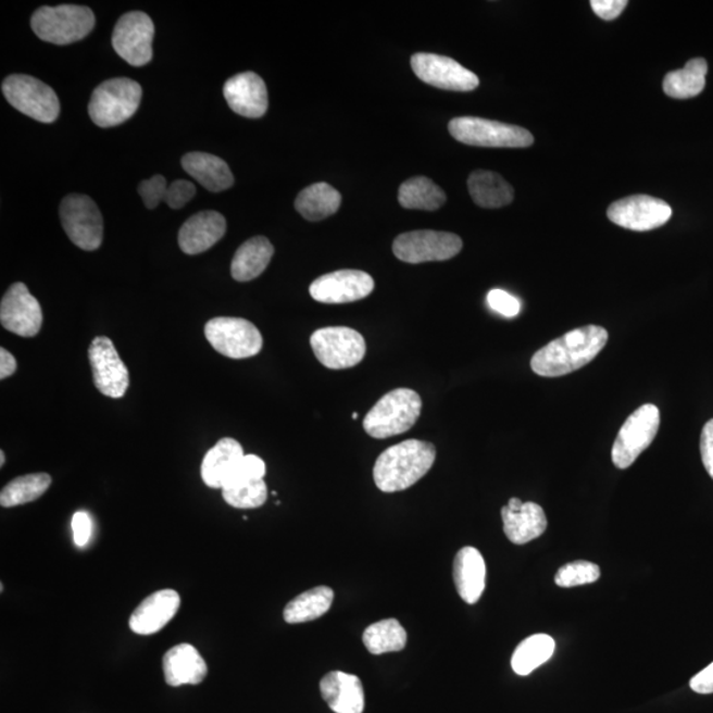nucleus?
<instances>
[{
	"label": "nucleus",
	"instance_id": "nucleus-15",
	"mask_svg": "<svg viewBox=\"0 0 713 713\" xmlns=\"http://www.w3.org/2000/svg\"><path fill=\"white\" fill-rule=\"evenodd\" d=\"M672 214L667 202L648 195L629 196L613 202L608 209V218L613 224L635 232L658 229L672 218Z\"/></svg>",
	"mask_w": 713,
	"mask_h": 713
},
{
	"label": "nucleus",
	"instance_id": "nucleus-45",
	"mask_svg": "<svg viewBox=\"0 0 713 713\" xmlns=\"http://www.w3.org/2000/svg\"><path fill=\"white\" fill-rule=\"evenodd\" d=\"M700 453H702L704 468L713 479V420L705 423L700 436Z\"/></svg>",
	"mask_w": 713,
	"mask_h": 713
},
{
	"label": "nucleus",
	"instance_id": "nucleus-5",
	"mask_svg": "<svg viewBox=\"0 0 713 713\" xmlns=\"http://www.w3.org/2000/svg\"><path fill=\"white\" fill-rule=\"evenodd\" d=\"M141 86L134 79L120 77L97 86L89 102V115L97 126L108 128L122 125L137 113L141 101Z\"/></svg>",
	"mask_w": 713,
	"mask_h": 713
},
{
	"label": "nucleus",
	"instance_id": "nucleus-39",
	"mask_svg": "<svg viewBox=\"0 0 713 713\" xmlns=\"http://www.w3.org/2000/svg\"><path fill=\"white\" fill-rule=\"evenodd\" d=\"M266 475V464L261 458L255 454H245L229 479H227L224 488L235 487V485L258 481L263 479ZM223 488V489H224Z\"/></svg>",
	"mask_w": 713,
	"mask_h": 713
},
{
	"label": "nucleus",
	"instance_id": "nucleus-25",
	"mask_svg": "<svg viewBox=\"0 0 713 713\" xmlns=\"http://www.w3.org/2000/svg\"><path fill=\"white\" fill-rule=\"evenodd\" d=\"M243 456V448L237 440L221 439L202 460L201 477L207 487L223 489Z\"/></svg>",
	"mask_w": 713,
	"mask_h": 713
},
{
	"label": "nucleus",
	"instance_id": "nucleus-26",
	"mask_svg": "<svg viewBox=\"0 0 713 713\" xmlns=\"http://www.w3.org/2000/svg\"><path fill=\"white\" fill-rule=\"evenodd\" d=\"M503 531L510 542L526 545L546 531L547 518L542 506L534 502H524L518 510L503 506L501 510Z\"/></svg>",
	"mask_w": 713,
	"mask_h": 713
},
{
	"label": "nucleus",
	"instance_id": "nucleus-42",
	"mask_svg": "<svg viewBox=\"0 0 713 713\" xmlns=\"http://www.w3.org/2000/svg\"><path fill=\"white\" fill-rule=\"evenodd\" d=\"M487 300L491 310L505 317H515L521 311L520 300L506 291L491 290Z\"/></svg>",
	"mask_w": 713,
	"mask_h": 713
},
{
	"label": "nucleus",
	"instance_id": "nucleus-32",
	"mask_svg": "<svg viewBox=\"0 0 713 713\" xmlns=\"http://www.w3.org/2000/svg\"><path fill=\"white\" fill-rule=\"evenodd\" d=\"M709 64L704 59L688 61L684 70L670 72L663 79V90L675 100H688L702 93Z\"/></svg>",
	"mask_w": 713,
	"mask_h": 713
},
{
	"label": "nucleus",
	"instance_id": "nucleus-7",
	"mask_svg": "<svg viewBox=\"0 0 713 713\" xmlns=\"http://www.w3.org/2000/svg\"><path fill=\"white\" fill-rule=\"evenodd\" d=\"M3 96L17 112L41 123L59 118L60 101L51 86L27 75H12L4 79Z\"/></svg>",
	"mask_w": 713,
	"mask_h": 713
},
{
	"label": "nucleus",
	"instance_id": "nucleus-30",
	"mask_svg": "<svg viewBox=\"0 0 713 713\" xmlns=\"http://www.w3.org/2000/svg\"><path fill=\"white\" fill-rule=\"evenodd\" d=\"M341 205V195L327 183H316L301 190L295 208L305 220L322 221L335 214Z\"/></svg>",
	"mask_w": 713,
	"mask_h": 713
},
{
	"label": "nucleus",
	"instance_id": "nucleus-3",
	"mask_svg": "<svg viewBox=\"0 0 713 713\" xmlns=\"http://www.w3.org/2000/svg\"><path fill=\"white\" fill-rule=\"evenodd\" d=\"M422 413V398L411 389H397L379 399L368 411L364 428L374 439H387L408 433Z\"/></svg>",
	"mask_w": 713,
	"mask_h": 713
},
{
	"label": "nucleus",
	"instance_id": "nucleus-17",
	"mask_svg": "<svg viewBox=\"0 0 713 713\" xmlns=\"http://www.w3.org/2000/svg\"><path fill=\"white\" fill-rule=\"evenodd\" d=\"M374 290L371 275L360 270H340L320 276L310 287V293L318 303L346 304L365 299Z\"/></svg>",
	"mask_w": 713,
	"mask_h": 713
},
{
	"label": "nucleus",
	"instance_id": "nucleus-36",
	"mask_svg": "<svg viewBox=\"0 0 713 713\" xmlns=\"http://www.w3.org/2000/svg\"><path fill=\"white\" fill-rule=\"evenodd\" d=\"M52 477L48 473H30L16 477L5 485L0 493V505L15 508L34 502L51 488Z\"/></svg>",
	"mask_w": 713,
	"mask_h": 713
},
{
	"label": "nucleus",
	"instance_id": "nucleus-2",
	"mask_svg": "<svg viewBox=\"0 0 713 713\" xmlns=\"http://www.w3.org/2000/svg\"><path fill=\"white\" fill-rule=\"evenodd\" d=\"M436 448L416 439L387 448L374 465L373 476L379 490L396 493L413 487L433 468Z\"/></svg>",
	"mask_w": 713,
	"mask_h": 713
},
{
	"label": "nucleus",
	"instance_id": "nucleus-20",
	"mask_svg": "<svg viewBox=\"0 0 713 713\" xmlns=\"http://www.w3.org/2000/svg\"><path fill=\"white\" fill-rule=\"evenodd\" d=\"M182 600L174 589H160L146 598L132 614L128 625L135 635L151 636L176 616Z\"/></svg>",
	"mask_w": 713,
	"mask_h": 713
},
{
	"label": "nucleus",
	"instance_id": "nucleus-46",
	"mask_svg": "<svg viewBox=\"0 0 713 713\" xmlns=\"http://www.w3.org/2000/svg\"><path fill=\"white\" fill-rule=\"evenodd\" d=\"M691 690L702 695L713 693V662L703 672L695 675L690 680Z\"/></svg>",
	"mask_w": 713,
	"mask_h": 713
},
{
	"label": "nucleus",
	"instance_id": "nucleus-10",
	"mask_svg": "<svg viewBox=\"0 0 713 713\" xmlns=\"http://www.w3.org/2000/svg\"><path fill=\"white\" fill-rule=\"evenodd\" d=\"M311 347L320 364L342 371L365 359L366 342L359 332L347 327H328L313 332Z\"/></svg>",
	"mask_w": 713,
	"mask_h": 713
},
{
	"label": "nucleus",
	"instance_id": "nucleus-40",
	"mask_svg": "<svg viewBox=\"0 0 713 713\" xmlns=\"http://www.w3.org/2000/svg\"><path fill=\"white\" fill-rule=\"evenodd\" d=\"M167 189V180L162 175H155L149 180L141 182L138 188L141 200L149 209H155L160 202L164 201Z\"/></svg>",
	"mask_w": 713,
	"mask_h": 713
},
{
	"label": "nucleus",
	"instance_id": "nucleus-22",
	"mask_svg": "<svg viewBox=\"0 0 713 713\" xmlns=\"http://www.w3.org/2000/svg\"><path fill=\"white\" fill-rule=\"evenodd\" d=\"M320 691L335 713H362L365 710L364 686L359 676L330 672L320 681Z\"/></svg>",
	"mask_w": 713,
	"mask_h": 713
},
{
	"label": "nucleus",
	"instance_id": "nucleus-33",
	"mask_svg": "<svg viewBox=\"0 0 713 713\" xmlns=\"http://www.w3.org/2000/svg\"><path fill=\"white\" fill-rule=\"evenodd\" d=\"M399 204L405 209H417V211H438L445 205L447 196L445 190L428 177L417 176L409 178L399 188Z\"/></svg>",
	"mask_w": 713,
	"mask_h": 713
},
{
	"label": "nucleus",
	"instance_id": "nucleus-24",
	"mask_svg": "<svg viewBox=\"0 0 713 713\" xmlns=\"http://www.w3.org/2000/svg\"><path fill=\"white\" fill-rule=\"evenodd\" d=\"M487 579V565L475 547H464L453 562V580L458 593L466 604H476L481 598Z\"/></svg>",
	"mask_w": 713,
	"mask_h": 713
},
{
	"label": "nucleus",
	"instance_id": "nucleus-35",
	"mask_svg": "<svg viewBox=\"0 0 713 713\" xmlns=\"http://www.w3.org/2000/svg\"><path fill=\"white\" fill-rule=\"evenodd\" d=\"M555 651L554 638L547 635H535L524 639L515 649L512 667L516 675H530L535 668L550 660Z\"/></svg>",
	"mask_w": 713,
	"mask_h": 713
},
{
	"label": "nucleus",
	"instance_id": "nucleus-43",
	"mask_svg": "<svg viewBox=\"0 0 713 713\" xmlns=\"http://www.w3.org/2000/svg\"><path fill=\"white\" fill-rule=\"evenodd\" d=\"M591 5L595 14L601 20L614 21L623 14L628 2L626 0H592Z\"/></svg>",
	"mask_w": 713,
	"mask_h": 713
},
{
	"label": "nucleus",
	"instance_id": "nucleus-6",
	"mask_svg": "<svg viewBox=\"0 0 713 713\" xmlns=\"http://www.w3.org/2000/svg\"><path fill=\"white\" fill-rule=\"evenodd\" d=\"M448 128L454 139L468 146L525 149L534 143V137L526 128L477 116L454 118Z\"/></svg>",
	"mask_w": 713,
	"mask_h": 713
},
{
	"label": "nucleus",
	"instance_id": "nucleus-18",
	"mask_svg": "<svg viewBox=\"0 0 713 713\" xmlns=\"http://www.w3.org/2000/svg\"><path fill=\"white\" fill-rule=\"evenodd\" d=\"M0 322L4 329L21 337H35L39 334L42 325L41 307L24 283H14L5 291L0 304Z\"/></svg>",
	"mask_w": 713,
	"mask_h": 713
},
{
	"label": "nucleus",
	"instance_id": "nucleus-44",
	"mask_svg": "<svg viewBox=\"0 0 713 713\" xmlns=\"http://www.w3.org/2000/svg\"><path fill=\"white\" fill-rule=\"evenodd\" d=\"M73 539L78 547L88 545L91 535V520L88 513L78 512L72 518Z\"/></svg>",
	"mask_w": 713,
	"mask_h": 713
},
{
	"label": "nucleus",
	"instance_id": "nucleus-16",
	"mask_svg": "<svg viewBox=\"0 0 713 713\" xmlns=\"http://www.w3.org/2000/svg\"><path fill=\"white\" fill-rule=\"evenodd\" d=\"M411 66L417 78L435 88L452 91H471L479 85L475 73L451 58L434 53H416Z\"/></svg>",
	"mask_w": 713,
	"mask_h": 713
},
{
	"label": "nucleus",
	"instance_id": "nucleus-27",
	"mask_svg": "<svg viewBox=\"0 0 713 713\" xmlns=\"http://www.w3.org/2000/svg\"><path fill=\"white\" fill-rule=\"evenodd\" d=\"M183 168L211 192H223L235 183L225 160L207 152H189L182 159Z\"/></svg>",
	"mask_w": 713,
	"mask_h": 713
},
{
	"label": "nucleus",
	"instance_id": "nucleus-19",
	"mask_svg": "<svg viewBox=\"0 0 713 713\" xmlns=\"http://www.w3.org/2000/svg\"><path fill=\"white\" fill-rule=\"evenodd\" d=\"M224 96L233 112L245 118H261L267 112L266 84L254 72L239 73L227 79Z\"/></svg>",
	"mask_w": 713,
	"mask_h": 713
},
{
	"label": "nucleus",
	"instance_id": "nucleus-29",
	"mask_svg": "<svg viewBox=\"0 0 713 713\" xmlns=\"http://www.w3.org/2000/svg\"><path fill=\"white\" fill-rule=\"evenodd\" d=\"M468 189L472 200L481 208H502L514 200L513 187L496 172H473L468 178Z\"/></svg>",
	"mask_w": 713,
	"mask_h": 713
},
{
	"label": "nucleus",
	"instance_id": "nucleus-8",
	"mask_svg": "<svg viewBox=\"0 0 713 713\" xmlns=\"http://www.w3.org/2000/svg\"><path fill=\"white\" fill-rule=\"evenodd\" d=\"M661 413L654 404H643L637 409L621 427L612 448V461L618 470H626L635 463L654 441L660 429Z\"/></svg>",
	"mask_w": 713,
	"mask_h": 713
},
{
	"label": "nucleus",
	"instance_id": "nucleus-13",
	"mask_svg": "<svg viewBox=\"0 0 713 713\" xmlns=\"http://www.w3.org/2000/svg\"><path fill=\"white\" fill-rule=\"evenodd\" d=\"M155 26L145 12L133 11L121 16L113 33L115 52L133 66H143L152 59Z\"/></svg>",
	"mask_w": 713,
	"mask_h": 713
},
{
	"label": "nucleus",
	"instance_id": "nucleus-9",
	"mask_svg": "<svg viewBox=\"0 0 713 713\" xmlns=\"http://www.w3.org/2000/svg\"><path fill=\"white\" fill-rule=\"evenodd\" d=\"M205 337L214 350L233 360L250 359L261 352L260 329L241 317H216L205 324Z\"/></svg>",
	"mask_w": 713,
	"mask_h": 713
},
{
	"label": "nucleus",
	"instance_id": "nucleus-48",
	"mask_svg": "<svg viewBox=\"0 0 713 713\" xmlns=\"http://www.w3.org/2000/svg\"><path fill=\"white\" fill-rule=\"evenodd\" d=\"M5 463L4 451H0V466H3Z\"/></svg>",
	"mask_w": 713,
	"mask_h": 713
},
{
	"label": "nucleus",
	"instance_id": "nucleus-4",
	"mask_svg": "<svg viewBox=\"0 0 713 713\" xmlns=\"http://www.w3.org/2000/svg\"><path fill=\"white\" fill-rule=\"evenodd\" d=\"M96 16L85 5L63 4L41 8L30 20V27L42 41L66 46L83 40L93 30Z\"/></svg>",
	"mask_w": 713,
	"mask_h": 713
},
{
	"label": "nucleus",
	"instance_id": "nucleus-41",
	"mask_svg": "<svg viewBox=\"0 0 713 713\" xmlns=\"http://www.w3.org/2000/svg\"><path fill=\"white\" fill-rule=\"evenodd\" d=\"M195 195L196 186L193 183L176 180L168 186L164 201L171 209H182L195 198Z\"/></svg>",
	"mask_w": 713,
	"mask_h": 713
},
{
	"label": "nucleus",
	"instance_id": "nucleus-14",
	"mask_svg": "<svg viewBox=\"0 0 713 713\" xmlns=\"http://www.w3.org/2000/svg\"><path fill=\"white\" fill-rule=\"evenodd\" d=\"M89 362L95 385L101 395L113 399L126 395L130 385V374L109 337L100 336L91 341Z\"/></svg>",
	"mask_w": 713,
	"mask_h": 713
},
{
	"label": "nucleus",
	"instance_id": "nucleus-38",
	"mask_svg": "<svg viewBox=\"0 0 713 713\" xmlns=\"http://www.w3.org/2000/svg\"><path fill=\"white\" fill-rule=\"evenodd\" d=\"M601 571L598 564L577 561L568 563L559 568L555 583L556 586L562 588H573L577 586H586L599 580Z\"/></svg>",
	"mask_w": 713,
	"mask_h": 713
},
{
	"label": "nucleus",
	"instance_id": "nucleus-37",
	"mask_svg": "<svg viewBox=\"0 0 713 713\" xmlns=\"http://www.w3.org/2000/svg\"><path fill=\"white\" fill-rule=\"evenodd\" d=\"M223 497L227 505L236 509H257L266 503L268 490L263 479L224 488Z\"/></svg>",
	"mask_w": 713,
	"mask_h": 713
},
{
	"label": "nucleus",
	"instance_id": "nucleus-12",
	"mask_svg": "<svg viewBox=\"0 0 713 713\" xmlns=\"http://www.w3.org/2000/svg\"><path fill=\"white\" fill-rule=\"evenodd\" d=\"M463 249V241L453 233L416 230L398 236L392 251L399 261L417 264L441 262L456 257Z\"/></svg>",
	"mask_w": 713,
	"mask_h": 713
},
{
	"label": "nucleus",
	"instance_id": "nucleus-11",
	"mask_svg": "<svg viewBox=\"0 0 713 713\" xmlns=\"http://www.w3.org/2000/svg\"><path fill=\"white\" fill-rule=\"evenodd\" d=\"M60 220L66 236L85 251L100 249L103 220L96 202L86 195H70L61 201Z\"/></svg>",
	"mask_w": 713,
	"mask_h": 713
},
{
	"label": "nucleus",
	"instance_id": "nucleus-21",
	"mask_svg": "<svg viewBox=\"0 0 713 713\" xmlns=\"http://www.w3.org/2000/svg\"><path fill=\"white\" fill-rule=\"evenodd\" d=\"M226 233L223 214L205 211L195 214L178 232V246L183 253L198 255L213 248Z\"/></svg>",
	"mask_w": 713,
	"mask_h": 713
},
{
	"label": "nucleus",
	"instance_id": "nucleus-49",
	"mask_svg": "<svg viewBox=\"0 0 713 713\" xmlns=\"http://www.w3.org/2000/svg\"><path fill=\"white\" fill-rule=\"evenodd\" d=\"M352 417H353V421H356V420H359V414L353 413Z\"/></svg>",
	"mask_w": 713,
	"mask_h": 713
},
{
	"label": "nucleus",
	"instance_id": "nucleus-31",
	"mask_svg": "<svg viewBox=\"0 0 713 713\" xmlns=\"http://www.w3.org/2000/svg\"><path fill=\"white\" fill-rule=\"evenodd\" d=\"M335 592L329 587H316L295 598L285 608L287 624H303L324 616L334 604Z\"/></svg>",
	"mask_w": 713,
	"mask_h": 713
},
{
	"label": "nucleus",
	"instance_id": "nucleus-34",
	"mask_svg": "<svg viewBox=\"0 0 713 713\" xmlns=\"http://www.w3.org/2000/svg\"><path fill=\"white\" fill-rule=\"evenodd\" d=\"M362 641L374 655L395 653L408 645V633L398 620L387 618L368 626Z\"/></svg>",
	"mask_w": 713,
	"mask_h": 713
},
{
	"label": "nucleus",
	"instance_id": "nucleus-23",
	"mask_svg": "<svg viewBox=\"0 0 713 713\" xmlns=\"http://www.w3.org/2000/svg\"><path fill=\"white\" fill-rule=\"evenodd\" d=\"M163 672L171 687L200 685L207 678L208 665L198 649L190 643H180L164 654Z\"/></svg>",
	"mask_w": 713,
	"mask_h": 713
},
{
	"label": "nucleus",
	"instance_id": "nucleus-28",
	"mask_svg": "<svg viewBox=\"0 0 713 713\" xmlns=\"http://www.w3.org/2000/svg\"><path fill=\"white\" fill-rule=\"evenodd\" d=\"M274 255V246L266 237L250 238L239 246L232 261V276L237 282L258 278L267 268Z\"/></svg>",
	"mask_w": 713,
	"mask_h": 713
},
{
	"label": "nucleus",
	"instance_id": "nucleus-1",
	"mask_svg": "<svg viewBox=\"0 0 713 713\" xmlns=\"http://www.w3.org/2000/svg\"><path fill=\"white\" fill-rule=\"evenodd\" d=\"M606 329L587 325L547 343L533 355V372L540 377H563L589 364L608 342Z\"/></svg>",
	"mask_w": 713,
	"mask_h": 713
},
{
	"label": "nucleus",
	"instance_id": "nucleus-47",
	"mask_svg": "<svg viewBox=\"0 0 713 713\" xmlns=\"http://www.w3.org/2000/svg\"><path fill=\"white\" fill-rule=\"evenodd\" d=\"M17 362L15 356L4 348L0 349V379H5L16 372Z\"/></svg>",
	"mask_w": 713,
	"mask_h": 713
}]
</instances>
